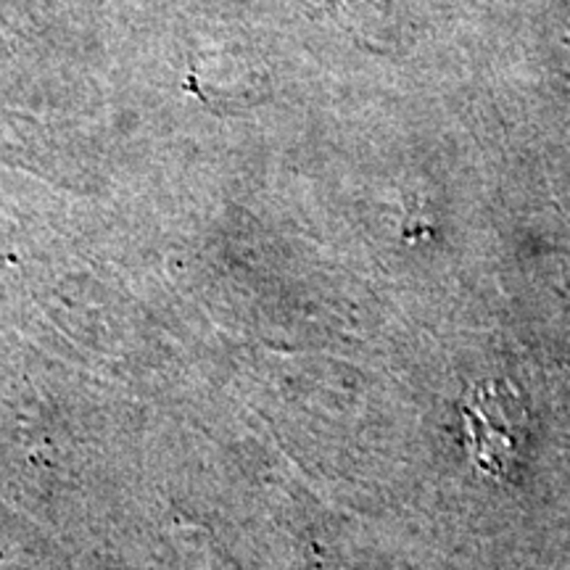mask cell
Masks as SVG:
<instances>
[{
    "mask_svg": "<svg viewBox=\"0 0 570 570\" xmlns=\"http://www.w3.org/2000/svg\"><path fill=\"white\" fill-rule=\"evenodd\" d=\"M523 402L504 383H481L462 404V428L470 454L483 473L504 479L520 460L525 444Z\"/></svg>",
    "mask_w": 570,
    "mask_h": 570,
    "instance_id": "cell-1",
    "label": "cell"
}]
</instances>
